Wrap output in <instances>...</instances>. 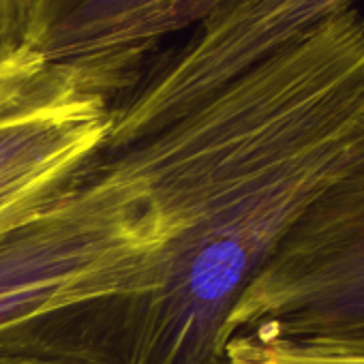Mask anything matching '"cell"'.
Returning a JSON list of instances; mask_svg holds the SVG:
<instances>
[{
  "label": "cell",
  "mask_w": 364,
  "mask_h": 364,
  "mask_svg": "<svg viewBox=\"0 0 364 364\" xmlns=\"http://www.w3.org/2000/svg\"><path fill=\"white\" fill-rule=\"evenodd\" d=\"M99 152L146 182L169 240L152 291L71 321L109 364H223L242 291L364 154V16H330L221 77L141 73Z\"/></svg>",
  "instance_id": "cell-1"
},
{
  "label": "cell",
  "mask_w": 364,
  "mask_h": 364,
  "mask_svg": "<svg viewBox=\"0 0 364 364\" xmlns=\"http://www.w3.org/2000/svg\"><path fill=\"white\" fill-rule=\"evenodd\" d=\"M167 240L146 182L97 150L52 206L0 238V334L146 296Z\"/></svg>",
  "instance_id": "cell-2"
},
{
  "label": "cell",
  "mask_w": 364,
  "mask_h": 364,
  "mask_svg": "<svg viewBox=\"0 0 364 364\" xmlns=\"http://www.w3.org/2000/svg\"><path fill=\"white\" fill-rule=\"evenodd\" d=\"M234 334L364 355V154L311 204L242 291L225 343Z\"/></svg>",
  "instance_id": "cell-3"
},
{
  "label": "cell",
  "mask_w": 364,
  "mask_h": 364,
  "mask_svg": "<svg viewBox=\"0 0 364 364\" xmlns=\"http://www.w3.org/2000/svg\"><path fill=\"white\" fill-rule=\"evenodd\" d=\"M225 0H31L26 46L77 71L109 103L129 92L169 37Z\"/></svg>",
  "instance_id": "cell-4"
},
{
  "label": "cell",
  "mask_w": 364,
  "mask_h": 364,
  "mask_svg": "<svg viewBox=\"0 0 364 364\" xmlns=\"http://www.w3.org/2000/svg\"><path fill=\"white\" fill-rule=\"evenodd\" d=\"M109 107L77 71L20 48L0 60V173L97 152L109 129Z\"/></svg>",
  "instance_id": "cell-5"
},
{
  "label": "cell",
  "mask_w": 364,
  "mask_h": 364,
  "mask_svg": "<svg viewBox=\"0 0 364 364\" xmlns=\"http://www.w3.org/2000/svg\"><path fill=\"white\" fill-rule=\"evenodd\" d=\"M360 0H225L159 63L185 77H221Z\"/></svg>",
  "instance_id": "cell-6"
},
{
  "label": "cell",
  "mask_w": 364,
  "mask_h": 364,
  "mask_svg": "<svg viewBox=\"0 0 364 364\" xmlns=\"http://www.w3.org/2000/svg\"><path fill=\"white\" fill-rule=\"evenodd\" d=\"M92 154H63L0 173V238L52 206Z\"/></svg>",
  "instance_id": "cell-7"
},
{
  "label": "cell",
  "mask_w": 364,
  "mask_h": 364,
  "mask_svg": "<svg viewBox=\"0 0 364 364\" xmlns=\"http://www.w3.org/2000/svg\"><path fill=\"white\" fill-rule=\"evenodd\" d=\"M0 364H109L67 317L0 334Z\"/></svg>",
  "instance_id": "cell-8"
},
{
  "label": "cell",
  "mask_w": 364,
  "mask_h": 364,
  "mask_svg": "<svg viewBox=\"0 0 364 364\" xmlns=\"http://www.w3.org/2000/svg\"><path fill=\"white\" fill-rule=\"evenodd\" d=\"M223 364H364V355L319 353L253 334H234L225 343Z\"/></svg>",
  "instance_id": "cell-9"
},
{
  "label": "cell",
  "mask_w": 364,
  "mask_h": 364,
  "mask_svg": "<svg viewBox=\"0 0 364 364\" xmlns=\"http://www.w3.org/2000/svg\"><path fill=\"white\" fill-rule=\"evenodd\" d=\"M31 0H0V60L26 46Z\"/></svg>",
  "instance_id": "cell-10"
}]
</instances>
